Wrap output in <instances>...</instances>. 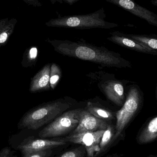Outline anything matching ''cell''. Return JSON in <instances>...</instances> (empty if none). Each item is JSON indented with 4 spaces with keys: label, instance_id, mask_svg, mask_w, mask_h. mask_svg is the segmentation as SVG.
I'll list each match as a JSON object with an SVG mask.
<instances>
[{
    "label": "cell",
    "instance_id": "cell-8",
    "mask_svg": "<svg viewBox=\"0 0 157 157\" xmlns=\"http://www.w3.org/2000/svg\"><path fill=\"white\" fill-rule=\"evenodd\" d=\"M144 19L149 25L157 27V15L136 3L133 0H104Z\"/></svg>",
    "mask_w": 157,
    "mask_h": 157
},
{
    "label": "cell",
    "instance_id": "cell-16",
    "mask_svg": "<svg viewBox=\"0 0 157 157\" xmlns=\"http://www.w3.org/2000/svg\"><path fill=\"white\" fill-rule=\"evenodd\" d=\"M115 134V126L112 124H109L104 131L101 136L99 144V151L96 155V156L103 153L108 149V147L113 144V140Z\"/></svg>",
    "mask_w": 157,
    "mask_h": 157
},
{
    "label": "cell",
    "instance_id": "cell-5",
    "mask_svg": "<svg viewBox=\"0 0 157 157\" xmlns=\"http://www.w3.org/2000/svg\"><path fill=\"white\" fill-rule=\"evenodd\" d=\"M82 109L67 111L56 118L39 132L41 138L56 137L65 135L77 127Z\"/></svg>",
    "mask_w": 157,
    "mask_h": 157
},
{
    "label": "cell",
    "instance_id": "cell-10",
    "mask_svg": "<svg viewBox=\"0 0 157 157\" xmlns=\"http://www.w3.org/2000/svg\"><path fill=\"white\" fill-rule=\"evenodd\" d=\"M108 125L109 124L106 121L99 119L85 109H82L80 113L79 123L71 133L105 130Z\"/></svg>",
    "mask_w": 157,
    "mask_h": 157
},
{
    "label": "cell",
    "instance_id": "cell-4",
    "mask_svg": "<svg viewBox=\"0 0 157 157\" xmlns=\"http://www.w3.org/2000/svg\"><path fill=\"white\" fill-rule=\"evenodd\" d=\"M106 14L103 7L94 13L86 14L72 15L62 16L58 15L46 23L48 27L67 28L78 29L101 28L110 29L118 27V25L105 20Z\"/></svg>",
    "mask_w": 157,
    "mask_h": 157
},
{
    "label": "cell",
    "instance_id": "cell-25",
    "mask_svg": "<svg viewBox=\"0 0 157 157\" xmlns=\"http://www.w3.org/2000/svg\"><path fill=\"white\" fill-rule=\"evenodd\" d=\"M49 1L52 3L53 4H55V3L56 2H59V3H63V0H49Z\"/></svg>",
    "mask_w": 157,
    "mask_h": 157
},
{
    "label": "cell",
    "instance_id": "cell-11",
    "mask_svg": "<svg viewBox=\"0 0 157 157\" xmlns=\"http://www.w3.org/2000/svg\"><path fill=\"white\" fill-rule=\"evenodd\" d=\"M111 36L108 37V40L119 46L137 52L157 56V50L153 49L149 47L132 39L128 37L125 34L119 31H114L111 33Z\"/></svg>",
    "mask_w": 157,
    "mask_h": 157
},
{
    "label": "cell",
    "instance_id": "cell-23",
    "mask_svg": "<svg viewBox=\"0 0 157 157\" xmlns=\"http://www.w3.org/2000/svg\"><path fill=\"white\" fill-rule=\"evenodd\" d=\"M22 1L29 5L32 6L34 7H40L42 4L39 0H19Z\"/></svg>",
    "mask_w": 157,
    "mask_h": 157
},
{
    "label": "cell",
    "instance_id": "cell-18",
    "mask_svg": "<svg viewBox=\"0 0 157 157\" xmlns=\"http://www.w3.org/2000/svg\"><path fill=\"white\" fill-rule=\"evenodd\" d=\"M38 50L36 47H32L26 49L23 55L22 66L25 68L34 65L37 61Z\"/></svg>",
    "mask_w": 157,
    "mask_h": 157
},
{
    "label": "cell",
    "instance_id": "cell-12",
    "mask_svg": "<svg viewBox=\"0 0 157 157\" xmlns=\"http://www.w3.org/2000/svg\"><path fill=\"white\" fill-rule=\"evenodd\" d=\"M137 144H152L157 140V114L148 118L138 131L136 138Z\"/></svg>",
    "mask_w": 157,
    "mask_h": 157
},
{
    "label": "cell",
    "instance_id": "cell-3",
    "mask_svg": "<svg viewBox=\"0 0 157 157\" xmlns=\"http://www.w3.org/2000/svg\"><path fill=\"white\" fill-rule=\"evenodd\" d=\"M144 101V93L139 86H130L124 104L115 113L116 122L113 143L124 138L125 130L141 111Z\"/></svg>",
    "mask_w": 157,
    "mask_h": 157
},
{
    "label": "cell",
    "instance_id": "cell-27",
    "mask_svg": "<svg viewBox=\"0 0 157 157\" xmlns=\"http://www.w3.org/2000/svg\"><path fill=\"white\" fill-rule=\"evenodd\" d=\"M146 157H157V155H150Z\"/></svg>",
    "mask_w": 157,
    "mask_h": 157
},
{
    "label": "cell",
    "instance_id": "cell-1",
    "mask_svg": "<svg viewBox=\"0 0 157 157\" xmlns=\"http://www.w3.org/2000/svg\"><path fill=\"white\" fill-rule=\"evenodd\" d=\"M47 41L60 54L68 57L88 61L103 67L131 68L132 65L119 53L111 51L104 47L89 44L83 40L80 41L58 40L48 39Z\"/></svg>",
    "mask_w": 157,
    "mask_h": 157
},
{
    "label": "cell",
    "instance_id": "cell-14",
    "mask_svg": "<svg viewBox=\"0 0 157 157\" xmlns=\"http://www.w3.org/2000/svg\"><path fill=\"white\" fill-rule=\"evenodd\" d=\"M17 20L16 18L8 17L0 19V48L7 44L13 33Z\"/></svg>",
    "mask_w": 157,
    "mask_h": 157
},
{
    "label": "cell",
    "instance_id": "cell-13",
    "mask_svg": "<svg viewBox=\"0 0 157 157\" xmlns=\"http://www.w3.org/2000/svg\"><path fill=\"white\" fill-rule=\"evenodd\" d=\"M51 63L45 65L31 79L29 90L31 93L49 90Z\"/></svg>",
    "mask_w": 157,
    "mask_h": 157
},
{
    "label": "cell",
    "instance_id": "cell-6",
    "mask_svg": "<svg viewBox=\"0 0 157 157\" xmlns=\"http://www.w3.org/2000/svg\"><path fill=\"white\" fill-rule=\"evenodd\" d=\"M9 144L15 150L20 151L21 154L42 151L65 145L68 143L63 139L59 140L36 138L29 136L25 137L20 133L12 136L9 139Z\"/></svg>",
    "mask_w": 157,
    "mask_h": 157
},
{
    "label": "cell",
    "instance_id": "cell-26",
    "mask_svg": "<svg viewBox=\"0 0 157 157\" xmlns=\"http://www.w3.org/2000/svg\"><path fill=\"white\" fill-rule=\"evenodd\" d=\"M151 4L157 8V0H151Z\"/></svg>",
    "mask_w": 157,
    "mask_h": 157
},
{
    "label": "cell",
    "instance_id": "cell-28",
    "mask_svg": "<svg viewBox=\"0 0 157 157\" xmlns=\"http://www.w3.org/2000/svg\"><path fill=\"white\" fill-rule=\"evenodd\" d=\"M156 101H157V85H156Z\"/></svg>",
    "mask_w": 157,
    "mask_h": 157
},
{
    "label": "cell",
    "instance_id": "cell-21",
    "mask_svg": "<svg viewBox=\"0 0 157 157\" xmlns=\"http://www.w3.org/2000/svg\"><path fill=\"white\" fill-rule=\"evenodd\" d=\"M53 149L36 151L32 153L21 154V157H49L52 155Z\"/></svg>",
    "mask_w": 157,
    "mask_h": 157
},
{
    "label": "cell",
    "instance_id": "cell-24",
    "mask_svg": "<svg viewBox=\"0 0 157 157\" xmlns=\"http://www.w3.org/2000/svg\"><path fill=\"white\" fill-rule=\"evenodd\" d=\"M79 0H63V1H64L65 2L68 3V4L70 5H72L74 4L76 2Z\"/></svg>",
    "mask_w": 157,
    "mask_h": 157
},
{
    "label": "cell",
    "instance_id": "cell-2",
    "mask_svg": "<svg viewBox=\"0 0 157 157\" xmlns=\"http://www.w3.org/2000/svg\"><path fill=\"white\" fill-rule=\"evenodd\" d=\"M71 107L62 99L43 103L26 113L17 124L18 129L36 130L51 122Z\"/></svg>",
    "mask_w": 157,
    "mask_h": 157
},
{
    "label": "cell",
    "instance_id": "cell-29",
    "mask_svg": "<svg viewBox=\"0 0 157 157\" xmlns=\"http://www.w3.org/2000/svg\"></svg>",
    "mask_w": 157,
    "mask_h": 157
},
{
    "label": "cell",
    "instance_id": "cell-7",
    "mask_svg": "<svg viewBox=\"0 0 157 157\" xmlns=\"http://www.w3.org/2000/svg\"><path fill=\"white\" fill-rule=\"evenodd\" d=\"M104 131L71 133L63 139L68 143L81 144L86 148L87 157H95L99 151L100 142Z\"/></svg>",
    "mask_w": 157,
    "mask_h": 157
},
{
    "label": "cell",
    "instance_id": "cell-22",
    "mask_svg": "<svg viewBox=\"0 0 157 157\" xmlns=\"http://www.w3.org/2000/svg\"><path fill=\"white\" fill-rule=\"evenodd\" d=\"M0 157H17V156L14 149L6 147L0 150Z\"/></svg>",
    "mask_w": 157,
    "mask_h": 157
},
{
    "label": "cell",
    "instance_id": "cell-17",
    "mask_svg": "<svg viewBox=\"0 0 157 157\" xmlns=\"http://www.w3.org/2000/svg\"><path fill=\"white\" fill-rule=\"evenodd\" d=\"M126 36L132 39L149 47L153 49L157 50V35H135V34H125Z\"/></svg>",
    "mask_w": 157,
    "mask_h": 157
},
{
    "label": "cell",
    "instance_id": "cell-9",
    "mask_svg": "<svg viewBox=\"0 0 157 157\" xmlns=\"http://www.w3.org/2000/svg\"><path fill=\"white\" fill-rule=\"evenodd\" d=\"M112 79L101 84V89L109 100L119 107H122L126 97L124 94V84L128 81Z\"/></svg>",
    "mask_w": 157,
    "mask_h": 157
},
{
    "label": "cell",
    "instance_id": "cell-15",
    "mask_svg": "<svg viewBox=\"0 0 157 157\" xmlns=\"http://www.w3.org/2000/svg\"><path fill=\"white\" fill-rule=\"evenodd\" d=\"M85 109L95 117L106 121L114 120L116 118L115 113H113L109 109L90 101L87 103Z\"/></svg>",
    "mask_w": 157,
    "mask_h": 157
},
{
    "label": "cell",
    "instance_id": "cell-19",
    "mask_svg": "<svg viewBox=\"0 0 157 157\" xmlns=\"http://www.w3.org/2000/svg\"><path fill=\"white\" fill-rule=\"evenodd\" d=\"M62 76V71L59 66L55 63H52L51 66L50 87L54 90L59 84Z\"/></svg>",
    "mask_w": 157,
    "mask_h": 157
},
{
    "label": "cell",
    "instance_id": "cell-20",
    "mask_svg": "<svg viewBox=\"0 0 157 157\" xmlns=\"http://www.w3.org/2000/svg\"><path fill=\"white\" fill-rule=\"evenodd\" d=\"M86 152V148L82 146L67 151L58 157H84Z\"/></svg>",
    "mask_w": 157,
    "mask_h": 157
}]
</instances>
